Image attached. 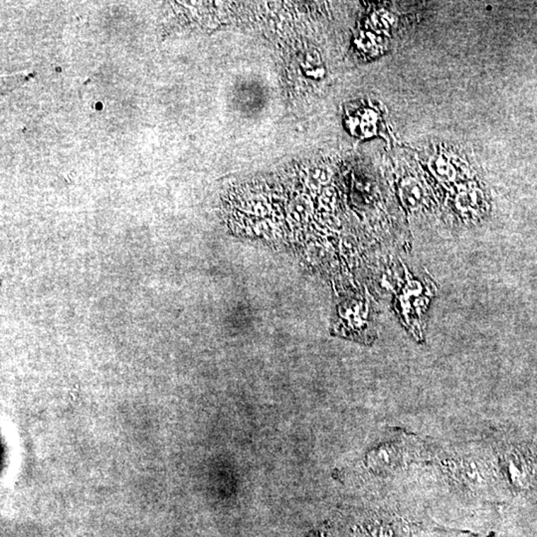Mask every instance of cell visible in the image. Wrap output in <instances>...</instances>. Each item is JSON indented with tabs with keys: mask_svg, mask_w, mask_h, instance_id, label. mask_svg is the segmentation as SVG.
I'll list each match as a JSON object with an SVG mask.
<instances>
[{
	"mask_svg": "<svg viewBox=\"0 0 537 537\" xmlns=\"http://www.w3.org/2000/svg\"><path fill=\"white\" fill-rule=\"evenodd\" d=\"M424 288L418 282H413L411 285L406 286L404 294L401 296L402 298L403 313H404V318L408 325H411V330L413 334L418 337V334H421L420 332V322H421V318L423 310H425L428 303V298H430V294L431 291H428L425 294Z\"/></svg>",
	"mask_w": 537,
	"mask_h": 537,
	"instance_id": "cell-1",
	"label": "cell"
}]
</instances>
